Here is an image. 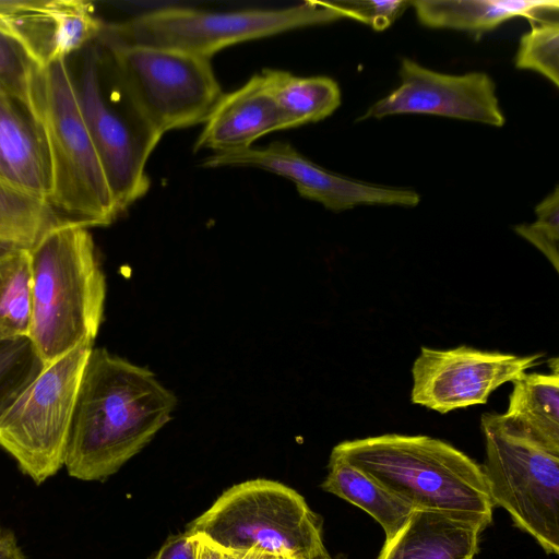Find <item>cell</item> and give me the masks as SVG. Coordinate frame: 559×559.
Returning a JSON list of instances; mask_svg holds the SVG:
<instances>
[{
  "instance_id": "obj_1",
  "label": "cell",
  "mask_w": 559,
  "mask_h": 559,
  "mask_svg": "<svg viewBox=\"0 0 559 559\" xmlns=\"http://www.w3.org/2000/svg\"><path fill=\"white\" fill-rule=\"evenodd\" d=\"M176 405L174 393L147 368L93 347L69 430L68 474L80 480H105L155 437Z\"/></svg>"
},
{
  "instance_id": "obj_2",
  "label": "cell",
  "mask_w": 559,
  "mask_h": 559,
  "mask_svg": "<svg viewBox=\"0 0 559 559\" xmlns=\"http://www.w3.org/2000/svg\"><path fill=\"white\" fill-rule=\"evenodd\" d=\"M415 510L481 526L493 503L483 467L452 444L429 436L385 433L347 440L332 450Z\"/></svg>"
},
{
  "instance_id": "obj_3",
  "label": "cell",
  "mask_w": 559,
  "mask_h": 559,
  "mask_svg": "<svg viewBox=\"0 0 559 559\" xmlns=\"http://www.w3.org/2000/svg\"><path fill=\"white\" fill-rule=\"evenodd\" d=\"M32 313L28 338L49 365L93 345L104 317L106 280L88 228L59 221L29 250Z\"/></svg>"
},
{
  "instance_id": "obj_4",
  "label": "cell",
  "mask_w": 559,
  "mask_h": 559,
  "mask_svg": "<svg viewBox=\"0 0 559 559\" xmlns=\"http://www.w3.org/2000/svg\"><path fill=\"white\" fill-rule=\"evenodd\" d=\"M24 103L44 140L49 170L48 203L63 222L107 226L119 215L84 122L67 61L32 64Z\"/></svg>"
},
{
  "instance_id": "obj_5",
  "label": "cell",
  "mask_w": 559,
  "mask_h": 559,
  "mask_svg": "<svg viewBox=\"0 0 559 559\" xmlns=\"http://www.w3.org/2000/svg\"><path fill=\"white\" fill-rule=\"evenodd\" d=\"M82 51L79 106L121 214L148 191L145 166L163 134L135 104L108 49L96 39Z\"/></svg>"
},
{
  "instance_id": "obj_6",
  "label": "cell",
  "mask_w": 559,
  "mask_h": 559,
  "mask_svg": "<svg viewBox=\"0 0 559 559\" xmlns=\"http://www.w3.org/2000/svg\"><path fill=\"white\" fill-rule=\"evenodd\" d=\"M187 533L219 550L262 549L292 559H326L320 518L294 489L252 479L221 495Z\"/></svg>"
},
{
  "instance_id": "obj_7",
  "label": "cell",
  "mask_w": 559,
  "mask_h": 559,
  "mask_svg": "<svg viewBox=\"0 0 559 559\" xmlns=\"http://www.w3.org/2000/svg\"><path fill=\"white\" fill-rule=\"evenodd\" d=\"M340 19L343 17L333 1L237 11L171 7L121 23H105L97 39L110 45L173 49L211 60L235 44Z\"/></svg>"
},
{
  "instance_id": "obj_8",
  "label": "cell",
  "mask_w": 559,
  "mask_h": 559,
  "mask_svg": "<svg viewBox=\"0 0 559 559\" xmlns=\"http://www.w3.org/2000/svg\"><path fill=\"white\" fill-rule=\"evenodd\" d=\"M481 466L493 506L547 554H559V455L509 429L500 414H484Z\"/></svg>"
},
{
  "instance_id": "obj_9",
  "label": "cell",
  "mask_w": 559,
  "mask_h": 559,
  "mask_svg": "<svg viewBox=\"0 0 559 559\" xmlns=\"http://www.w3.org/2000/svg\"><path fill=\"white\" fill-rule=\"evenodd\" d=\"M93 345L46 365L0 419V447L39 485L64 466L81 376Z\"/></svg>"
},
{
  "instance_id": "obj_10",
  "label": "cell",
  "mask_w": 559,
  "mask_h": 559,
  "mask_svg": "<svg viewBox=\"0 0 559 559\" xmlns=\"http://www.w3.org/2000/svg\"><path fill=\"white\" fill-rule=\"evenodd\" d=\"M99 41L135 104L160 134L205 122L223 95L210 59L173 49Z\"/></svg>"
},
{
  "instance_id": "obj_11",
  "label": "cell",
  "mask_w": 559,
  "mask_h": 559,
  "mask_svg": "<svg viewBox=\"0 0 559 559\" xmlns=\"http://www.w3.org/2000/svg\"><path fill=\"white\" fill-rule=\"evenodd\" d=\"M543 357V353L520 356L465 345L445 350L421 347L412 368V403L441 414L485 404L493 391Z\"/></svg>"
},
{
  "instance_id": "obj_12",
  "label": "cell",
  "mask_w": 559,
  "mask_h": 559,
  "mask_svg": "<svg viewBox=\"0 0 559 559\" xmlns=\"http://www.w3.org/2000/svg\"><path fill=\"white\" fill-rule=\"evenodd\" d=\"M401 84L379 99L359 120L381 119L392 115L421 114L504 124L493 80L484 72L445 74L403 58Z\"/></svg>"
},
{
  "instance_id": "obj_13",
  "label": "cell",
  "mask_w": 559,
  "mask_h": 559,
  "mask_svg": "<svg viewBox=\"0 0 559 559\" xmlns=\"http://www.w3.org/2000/svg\"><path fill=\"white\" fill-rule=\"evenodd\" d=\"M205 167H257L293 181L299 194L341 212L357 205L416 206L420 195L411 188L388 187L354 180L312 163L290 144L272 142L264 147L213 153Z\"/></svg>"
},
{
  "instance_id": "obj_14",
  "label": "cell",
  "mask_w": 559,
  "mask_h": 559,
  "mask_svg": "<svg viewBox=\"0 0 559 559\" xmlns=\"http://www.w3.org/2000/svg\"><path fill=\"white\" fill-rule=\"evenodd\" d=\"M104 25L93 3L84 0H0V28L39 68L82 51Z\"/></svg>"
},
{
  "instance_id": "obj_15",
  "label": "cell",
  "mask_w": 559,
  "mask_h": 559,
  "mask_svg": "<svg viewBox=\"0 0 559 559\" xmlns=\"http://www.w3.org/2000/svg\"><path fill=\"white\" fill-rule=\"evenodd\" d=\"M286 129L281 109L261 73H257L241 87L222 95L194 148L214 153L241 151L265 134Z\"/></svg>"
},
{
  "instance_id": "obj_16",
  "label": "cell",
  "mask_w": 559,
  "mask_h": 559,
  "mask_svg": "<svg viewBox=\"0 0 559 559\" xmlns=\"http://www.w3.org/2000/svg\"><path fill=\"white\" fill-rule=\"evenodd\" d=\"M0 182L44 199L50 170L40 131L21 99L0 96Z\"/></svg>"
},
{
  "instance_id": "obj_17",
  "label": "cell",
  "mask_w": 559,
  "mask_h": 559,
  "mask_svg": "<svg viewBox=\"0 0 559 559\" xmlns=\"http://www.w3.org/2000/svg\"><path fill=\"white\" fill-rule=\"evenodd\" d=\"M484 528L439 512L415 510L385 539L378 559H474Z\"/></svg>"
},
{
  "instance_id": "obj_18",
  "label": "cell",
  "mask_w": 559,
  "mask_h": 559,
  "mask_svg": "<svg viewBox=\"0 0 559 559\" xmlns=\"http://www.w3.org/2000/svg\"><path fill=\"white\" fill-rule=\"evenodd\" d=\"M419 22L435 28L484 32L515 16L550 21L557 0H416L411 1Z\"/></svg>"
},
{
  "instance_id": "obj_19",
  "label": "cell",
  "mask_w": 559,
  "mask_h": 559,
  "mask_svg": "<svg viewBox=\"0 0 559 559\" xmlns=\"http://www.w3.org/2000/svg\"><path fill=\"white\" fill-rule=\"evenodd\" d=\"M512 383L501 419L513 432L559 455L558 371L525 372Z\"/></svg>"
},
{
  "instance_id": "obj_20",
  "label": "cell",
  "mask_w": 559,
  "mask_h": 559,
  "mask_svg": "<svg viewBox=\"0 0 559 559\" xmlns=\"http://www.w3.org/2000/svg\"><path fill=\"white\" fill-rule=\"evenodd\" d=\"M321 487L366 511L381 525L385 539L394 536L415 511L360 469L333 453L330 455L328 475Z\"/></svg>"
},
{
  "instance_id": "obj_21",
  "label": "cell",
  "mask_w": 559,
  "mask_h": 559,
  "mask_svg": "<svg viewBox=\"0 0 559 559\" xmlns=\"http://www.w3.org/2000/svg\"><path fill=\"white\" fill-rule=\"evenodd\" d=\"M261 75L283 114L287 129L320 121L341 105L340 87L331 78H302L274 69H264Z\"/></svg>"
},
{
  "instance_id": "obj_22",
  "label": "cell",
  "mask_w": 559,
  "mask_h": 559,
  "mask_svg": "<svg viewBox=\"0 0 559 559\" xmlns=\"http://www.w3.org/2000/svg\"><path fill=\"white\" fill-rule=\"evenodd\" d=\"M31 313L29 250L0 245V341L28 337Z\"/></svg>"
},
{
  "instance_id": "obj_23",
  "label": "cell",
  "mask_w": 559,
  "mask_h": 559,
  "mask_svg": "<svg viewBox=\"0 0 559 559\" xmlns=\"http://www.w3.org/2000/svg\"><path fill=\"white\" fill-rule=\"evenodd\" d=\"M60 219L40 198L0 182V245L31 250Z\"/></svg>"
},
{
  "instance_id": "obj_24",
  "label": "cell",
  "mask_w": 559,
  "mask_h": 559,
  "mask_svg": "<svg viewBox=\"0 0 559 559\" xmlns=\"http://www.w3.org/2000/svg\"><path fill=\"white\" fill-rule=\"evenodd\" d=\"M44 368L28 337L0 341V419Z\"/></svg>"
},
{
  "instance_id": "obj_25",
  "label": "cell",
  "mask_w": 559,
  "mask_h": 559,
  "mask_svg": "<svg viewBox=\"0 0 559 559\" xmlns=\"http://www.w3.org/2000/svg\"><path fill=\"white\" fill-rule=\"evenodd\" d=\"M518 69L543 74L559 86V23L558 20L533 23L530 32L522 35L515 56Z\"/></svg>"
},
{
  "instance_id": "obj_26",
  "label": "cell",
  "mask_w": 559,
  "mask_h": 559,
  "mask_svg": "<svg viewBox=\"0 0 559 559\" xmlns=\"http://www.w3.org/2000/svg\"><path fill=\"white\" fill-rule=\"evenodd\" d=\"M536 222L514 227L518 235L536 247L559 272V189L556 186L535 207Z\"/></svg>"
},
{
  "instance_id": "obj_27",
  "label": "cell",
  "mask_w": 559,
  "mask_h": 559,
  "mask_svg": "<svg viewBox=\"0 0 559 559\" xmlns=\"http://www.w3.org/2000/svg\"><path fill=\"white\" fill-rule=\"evenodd\" d=\"M32 64L21 47L0 28V96L24 102Z\"/></svg>"
},
{
  "instance_id": "obj_28",
  "label": "cell",
  "mask_w": 559,
  "mask_h": 559,
  "mask_svg": "<svg viewBox=\"0 0 559 559\" xmlns=\"http://www.w3.org/2000/svg\"><path fill=\"white\" fill-rule=\"evenodd\" d=\"M343 19H352L376 31L388 28L411 5L404 0H341L333 1Z\"/></svg>"
},
{
  "instance_id": "obj_29",
  "label": "cell",
  "mask_w": 559,
  "mask_h": 559,
  "mask_svg": "<svg viewBox=\"0 0 559 559\" xmlns=\"http://www.w3.org/2000/svg\"><path fill=\"white\" fill-rule=\"evenodd\" d=\"M197 537L185 532L168 537L151 559H197Z\"/></svg>"
},
{
  "instance_id": "obj_30",
  "label": "cell",
  "mask_w": 559,
  "mask_h": 559,
  "mask_svg": "<svg viewBox=\"0 0 559 559\" xmlns=\"http://www.w3.org/2000/svg\"><path fill=\"white\" fill-rule=\"evenodd\" d=\"M0 559H27L17 544L15 534L0 526Z\"/></svg>"
},
{
  "instance_id": "obj_31",
  "label": "cell",
  "mask_w": 559,
  "mask_h": 559,
  "mask_svg": "<svg viewBox=\"0 0 559 559\" xmlns=\"http://www.w3.org/2000/svg\"><path fill=\"white\" fill-rule=\"evenodd\" d=\"M221 552L223 559H292L284 555L257 548L248 550H221Z\"/></svg>"
},
{
  "instance_id": "obj_32",
  "label": "cell",
  "mask_w": 559,
  "mask_h": 559,
  "mask_svg": "<svg viewBox=\"0 0 559 559\" xmlns=\"http://www.w3.org/2000/svg\"><path fill=\"white\" fill-rule=\"evenodd\" d=\"M195 537L198 540L197 559H223L222 552L217 547L201 536Z\"/></svg>"
}]
</instances>
